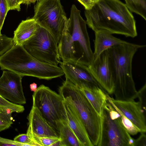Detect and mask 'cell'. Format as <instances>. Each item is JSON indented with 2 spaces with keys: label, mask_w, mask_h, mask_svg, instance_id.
<instances>
[{
  "label": "cell",
  "mask_w": 146,
  "mask_h": 146,
  "mask_svg": "<svg viewBox=\"0 0 146 146\" xmlns=\"http://www.w3.org/2000/svg\"><path fill=\"white\" fill-rule=\"evenodd\" d=\"M84 14L86 24L94 32L103 30L132 38L137 35L132 14L119 0H97Z\"/></svg>",
  "instance_id": "obj_1"
},
{
  "label": "cell",
  "mask_w": 146,
  "mask_h": 146,
  "mask_svg": "<svg viewBox=\"0 0 146 146\" xmlns=\"http://www.w3.org/2000/svg\"><path fill=\"white\" fill-rule=\"evenodd\" d=\"M80 13L74 4L72 5L68 25L58 44V51L62 61H72L88 66L94 60V54Z\"/></svg>",
  "instance_id": "obj_2"
},
{
  "label": "cell",
  "mask_w": 146,
  "mask_h": 146,
  "mask_svg": "<svg viewBox=\"0 0 146 146\" xmlns=\"http://www.w3.org/2000/svg\"><path fill=\"white\" fill-rule=\"evenodd\" d=\"M145 46L129 42L108 49L115 100L133 101L137 98L132 74V60L138 50Z\"/></svg>",
  "instance_id": "obj_3"
},
{
  "label": "cell",
  "mask_w": 146,
  "mask_h": 146,
  "mask_svg": "<svg viewBox=\"0 0 146 146\" xmlns=\"http://www.w3.org/2000/svg\"><path fill=\"white\" fill-rule=\"evenodd\" d=\"M0 67L22 77L29 76L50 80L64 75L62 68L41 62L30 54L23 46L15 45L0 56Z\"/></svg>",
  "instance_id": "obj_4"
},
{
  "label": "cell",
  "mask_w": 146,
  "mask_h": 146,
  "mask_svg": "<svg viewBox=\"0 0 146 146\" xmlns=\"http://www.w3.org/2000/svg\"><path fill=\"white\" fill-rule=\"evenodd\" d=\"M59 94L74 110L84 125L93 146H99L102 117L97 112L82 90L66 80Z\"/></svg>",
  "instance_id": "obj_5"
},
{
  "label": "cell",
  "mask_w": 146,
  "mask_h": 146,
  "mask_svg": "<svg viewBox=\"0 0 146 146\" xmlns=\"http://www.w3.org/2000/svg\"><path fill=\"white\" fill-rule=\"evenodd\" d=\"M32 98L33 106L39 110L59 135L58 123L60 121L67 123L62 97L48 87L42 84L34 92Z\"/></svg>",
  "instance_id": "obj_6"
},
{
  "label": "cell",
  "mask_w": 146,
  "mask_h": 146,
  "mask_svg": "<svg viewBox=\"0 0 146 146\" xmlns=\"http://www.w3.org/2000/svg\"><path fill=\"white\" fill-rule=\"evenodd\" d=\"M34 10L33 18L38 24L50 32L58 44L68 22L60 0H40Z\"/></svg>",
  "instance_id": "obj_7"
},
{
  "label": "cell",
  "mask_w": 146,
  "mask_h": 146,
  "mask_svg": "<svg viewBox=\"0 0 146 146\" xmlns=\"http://www.w3.org/2000/svg\"><path fill=\"white\" fill-rule=\"evenodd\" d=\"M23 46L41 62L57 66L61 62L55 38L48 30L38 24L35 34Z\"/></svg>",
  "instance_id": "obj_8"
},
{
  "label": "cell",
  "mask_w": 146,
  "mask_h": 146,
  "mask_svg": "<svg viewBox=\"0 0 146 146\" xmlns=\"http://www.w3.org/2000/svg\"><path fill=\"white\" fill-rule=\"evenodd\" d=\"M120 117V114L110 103L106 104L102 117L99 146H134L135 139L122 125Z\"/></svg>",
  "instance_id": "obj_9"
},
{
  "label": "cell",
  "mask_w": 146,
  "mask_h": 146,
  "mask_svg": "<svg viewBox=\"0 0 146 146\" xmlns=\"http://www.w3.org/2000/svg\"><path fill=\"white\" fill-rule=\"evenodd\" d=\"M22 77L12 71H3L0 78V96L14 104H25L26 99L23 90Z\"/></svg>",
  "instance_id": "obj_10"
},
{
  "label": "cell",
  "mask_w": 146,
  "mask_h": 146,
  "mask_svg": "<svg viewBox=\"0 0 146 146\" xmlns=\"http://www.w3.org/2000/svg\"><path fill=\"white\" fill-rule=\"evenodd\" d=\"M87 68L101 88L109 94H113L114 84L108 50L94 60Z\"/></svg>",
  "instance_id": "obj_11"
},
{
  "label": "cell",
  "mask_w": 146,
  "mask_h": 146,
  "mask_svg": "<svg viewBox=\"0 0 146 146\" xmlns=\"http://www.w3.org/2000/svg\"><path fill=\"white\" fill-rule=\"evenodd\" d=\"M108 101L129 119L140 131H146L145 112L138 102L118 100L111 98L108 95Z\"/></svg>",
  "instance_id": "obj_12"
},
{
  "label": "cell",
  "mask_w": 146,
  "mask_h": 146,
  "mask_svg": "<svg viewBox=\"0 0 146 146\" xmlns=\"http://www.w3.org/2000/svg\"><path fill=\"white\" fill-rule=\"evenodd\" d=\"M60 64L66 80L78 88H80L83 85L99 86L89 71L87 66L72 61H61Z\"/></svg>",
  "instance_id": "obj_13"
},
{
  "label": "cell",
  "mask_w": 146,
  "mask_h": 146,
  "mask_svg": "<svg viewBox=\"0 0 146 146\" xmlns=\"http://www.w3.org/2000/svg\"><path fill=\"white\" fill-rule=\"evenodd\" d=\"M27 119L29 122L27 134L29 137L35 135L59 137L58 134L36 107L32 106Z\"/></svg>",
  "instance_id": "obj_14"
},
{
  "label": "cell",
  "mask_w": 146,
  "mask_h": 146,
  "mask_svg": "<svg viewBox=\"0 0 146 146\" xmlns=\"http://www.w3.org/2000/svg\"><path fill=\"white\" fill-rule=\"evenodd\" d=\"M64 105L68 124L75 134L81 146H93L84 125L74 110L64 100Z\"/></svg>",
  "instance_id": "obj_15"
},
{
  "label": "cell",
  "mask_w": 146,
  "mask_h": 146,
  "mask_svg": "<svg viewBox=\"0 0 146 146\" xmlns=\"http://www.w3.org/2000/svg\"><path fill=\"white\" fill-rule=\"evenodd\" d=\"M94 32V60L102 52L113 46L129 42L115 37L112 34L105 30H100Z\"/></svg>",
  "instance_id": "obj_16"
},
{
  "label": "cell",
  "mask_w": 146,
  "mask_h": 146,
  "mask_svg": "<svg viewBox=\"0 0 146 146\" xmlns=\"http://www.w3.org/2000/svg\"><path fill=\"white\" fill-rule=\"evenodd\" d=\"M80 88L98 114L102 117L108 95L97 85H83Z\"/></svg>",
  "instance_id": "obj_17"
},
{
  "label": "cell",
  "mask_w": 146,
  "mask_h": 146,
  "mask_svg": "<svg viewBox=\"0 0 146 146\" xmlns=\"http://www.w3.org/2000/svg\"><path fill=\"white\" fill-rule=\"evenodd\" d=\"M37 25L33 18L22 21L14 31L13 39L15 44L23 46L35 34Z\"/></svg>",
  "instance_id": "obj_18"
},
{
  "label": "cell",
  "mask_w": 146,
  "mask_h": 146,
  "mask_svg": "<svg viewBox=\"0 0 146 146\" xmlns=\"http://www.w3.org/2000/svg\"><path fill=\"white\" fill-rule=\"evenodd\" d=\"M57 126L61 146H81L67 123L59 122Z\"/></svg>",
  "instance_id": "obj_19"
},
{
  "label": "cell",
  "mask_w": 146,
  "mask_h": 146,
  "mask_svg": "<svg viewBox=\"0 0 146 146\" xmlns=\"http://www.w3.org/2000/svg\"><path fill=\"white\" fill-rule=\"evenodd\" d=\"M125 5L129 10L141 16L146 20V0H124Z\"/></svg>",
  "instance_id": "obj_20"
},
{
  "label": "cell",
  "mask_w": 146,
  "mask_h": 146,
  "mask_svg": "<svg viewBox=\"0 0 146 146\" xmlns=\"http://www.w3.org/2000/svg\"><path fill=\"white\" fill-rule=\"evenodd\" d=\"M14 111L8 108H0V131L9 128L13 123L12 114Z\"/></svg>",
  "instance_id": "obj_21"
},
{
  "label": "cell",
  "mask_w": 146,
  "mask_h": 146,
  "mask_svg": "<svg viewBox=\"0 0 146 146\" xmlns=\"http://www.w3.org/2000/svg\"><path fill=\"white\" fill-rule=\"evenodd\" d=\"M37 146H51L56 142L60 140L58 137H41L35 135L29 136Z\"/></svg>",
  "instance_id": "obj_22"
},
{
  "label": "cell",
  "mask_w": 146,
  "mask_h": 146,
  "mask_svg": "<svg viewBox=\"0 0 146 146\" xmlns=\"http://www.w3.org/2000/svg\"><path fill=\"white\" fill-rule=\"evenodd\" d=\"M115 109L120 114L121 122L125 130L130 135H134L139 132H141L140 130L129 119L117 109Z\"/></svg>",
  "instance_id": "obj_23"
},
{
  "label": "cell",
  "mask_w": 146,
  "mask_h": 146,
  "mask_svg": "<svg viewBox=\"0 0 146 146\" xmlns=\"http://www.w3.org/2000/svg\"><path fill=\"white\" fill-rule=\"evenodd\" d=\"M0 108H9L17 113L23 112L25 110L23 106L10 102L0 96Z\"/></svg>",
  "instance_id": "obj_24"
},
{
  "label": "cell",
  "mask_w": 146,
  "mask_h": 146,
  "mask_svg": "<svg viewBox=\"0 0 146 146\" xmlns=\"http://www.w3.org/2000/svg\"><path fill=\"white\" fill-rule=\"evenodd\" d=\"M7 0H0V30H1L8 11L9 10Z\"/></svg>",
  "instance_id": "obj_25"
},
{
  "label": "cell",
  "mask_w": 146,
  "mask_h": 146,
  "mask_svg": "<svg viewBox=\"0 0 146 146\" xmlns=\"http://www.w3.org/2000/svg\"><path fill=\"white\" fill-rule=\"evenodd\" d=\"M14 140L26 144L27 146H37L27 133L21 134L16 136L14 139Z\"/></svg>",
  "instance_id": "obj_26"
},
{
  "label": "cell",
  "mask_w": 146,
  "mask_h": 146,
  "mask_svg": "<svg viewBox=\"0 0 146 146\" xmlns=\"http://www.w3.org/2000/svg\"><path fill=\"white\" fill-rule=\"evenodd\" d=\"M146 84L145 83L142 87L137 91V98L139 99L143 110L146 112Z\"/></svg>",
  "instance_id": "obj_27"
},
{
  "label": "cell",
  "mask_w": 146,
  "mask_h": 146,
  "mask_svg": "<svg viewBox=\"0 0 146 146\" xmlns=\"http://www.w3.org/2000/svg\"><path fill=\"white\" fill-rule=\"evenodd\" d=\"M24 146L26 144L17 142L14 140L4 138L0 137V146Z\"/></svg>",
  "instance_id": "obj_28"
},
{
  "label": "cell",
  "mask_w": 146,
  "mask_h": 146,
  "mask_svg": "<svg viewBox=\"0 0 146 146\" xmlns=\"http://www.w3.org/2000/svg\"><path fill=\"white\" fill-rule=\"evenodd\" d=\"M139 137L135 139L134 146H146V136L144 132H141Z\"/></svg>",
  "instance_id": "obj_29"
},
{
  "label": "cell",
  "mask_w": 146,
  "mask_h": 146,
  "mask_svg": "<svg viewBox=\"0 0 146 146\" xmlns=\"http://www.w3.org/2000/svg\"><path fill=\"white\" fill-rule=\"evenodd\" d=\"M10 10H16L19 11L21 10L20 6L17 0H7Z\"/></svg>",
  "instance_id": "obj_30"
},
{
  "label": "cell",
  "mask_w": 146,
  "mask_h": 146,
  "mask_svg": "<svg viewBox=\"0 0 146 146\" xmlns=\"http://www.w3.org/2000/svg\"><path fill=\"white\" fill-rule=\"evenodd\" d=\"M84 7L85 10L90 9L93 5L95 2L93 0H77Z\"/></svg>",
  "instance_id": "obj_31"
},
{
  "label": "cell",
  "mask_w": 146,
  "mask_h": 146,
  "mask_svg": "<svg viewBox=\"0 0 146 146\" xmlns=\"http://www.w3.org/2000/svg\"><path fill=\"white\" fill-rule=\"evenodd\" d=\"M40 0H22V4H24L28 5L31 3H34L36 1Z\"/></svg>",
  "instance_id": "obj_32"
},
{
  "label": "cell",
  "mask_w": 146,
  "mask_h": 146,
  "mask_svg": "<svg viewBox=\"0 0 146 146\" xmlns=\"http://www.w3.org/2000/svg\"><path fill=\"white\" fill-rule=\"evenodd\" d=\"M30 88L31 91L35 92L37 88V84L33 82L30 85Z\"/></svg>",
  "instance_id": "obj_33"
},
{
  "label": "cell",
  "mask_w": 146,
  "mask_h": 146,
  "mask_svg": "<svg viewBox=\"0 0 146 146\" xmlns=\"http://www.w3.org/2000/svg\"><path fill=\"white\" fill-rule=\"evenodd\" d=\"M18 3L21 5V4H22V0H17Z\"/></svg>",
  "instance_id": "obj_34"
},
{
  "label": "cell",
  "mask_w": 146,
  "mask_h": 146,
  "mask_svg": "<svg viewBox=\"0 0 146 146\" xmlns=\"http://www.w3.org/2000/svg\"><path fill=\"white\" fill-rule=\"evenodd\" d=\"M2 35L1 34V30H0V37L1 36H2Z\"/></svg>",
  "instance_id": "obj_35"
},
{
  "label": "cell",
  "mask_w": 146,
  "mask_h": 146,
  "mask_svg": "<svg viewBox=\"0 0 146 146\" xmlns=\"http://www.w3.org/2000/svg\"><path fill=\"white\" fill-rule=\"evenodd\" d=\"M94 2H95L97 1V0H93Z\"/></svg>",
  "instance_id": "obj_36"
}]
</instances>
